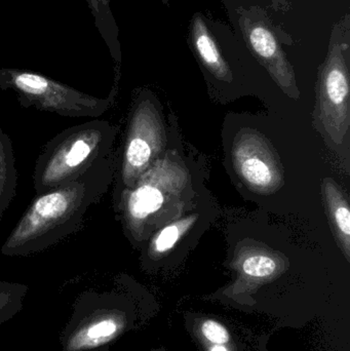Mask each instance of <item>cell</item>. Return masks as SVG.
Instances as JSON below:
<instances>
[{
    "instance_id": "1",
    "label": "cell",
    "mask_w": 350,
    "mask_h": 351,
    "mask_svg": "<svg viewBox=\"0 0 350 351\" xmlns=\"http://www.w3.org/2000/svg\"><path fill=\"white\" fill-rule=\"evenodd\" d=\"M114 171V156L110 154L77 179L36 194L1 245L2 255L40 253L75 234L86 212L108 191Z\"/></svg>"
},
{
    "instance_id": "2",
    "label": "cell",
    "mask_w": 350,
    "mask_h": 351,
    "mask_svg": "<svg viewBox=\"0 0 350 351\" xmlns=\"http://www.w3.org/2000/svg\"><path fill=\"white\" fill-rule=\"evenodd\" d=\"M192 196L188 170L181 160L166 156L113 199L125 234L134 245H141L160 226L180 218Z\"/></svg>"
},
{
    "instance_id": "3",
    "label": "cell",
    "mask_w": 350,
    "mask_h": 351,
    "mask_svg": "<svg viewBox=\"0 0 350 351\" xmlns=\"http://www.w3.org/2000/svg\"><path fill=\"white\" fill-rule=\"evenodd\" d=\"M118 128L92 119L64 130L39 154L33 171L36 194L77 179L95 162L109 156Z\"/></svg>"
},
{
    "instance_id": "4",
    "label": "cell",
    "mask_w": 350,
    "mask_h": 351,
    "mask_svg": "<svg viewBox=\"0 0 350 351\" xmlns=\"http://www.w3.org/2000/svg\"><path fill=\"white\" fill-rule=\"evenodd\" d=\"M0 88L12 90L24 108L34 107L71 119H98L108 110L114 95L112 92L109 98H98L38 72L14 68H0Z\"/></svg>"
},
{
    "instance_id": "5",
    "label": "cell",
    "mask_w": 350,
    "mask_h": 351,
    "mask_svg": "<svg viewBox=\"0 0 350 351\" xmlns=\"http://www.w3.org/2000/svg\"><path fill=\"white\" fill-rule=\"evenodd\" d=\"M164 146L166 132L158 109L148 99H138L129 117L113 198L135 185L158 160Z\"/></svg>"
},
{
    "instance_id": "6",
    "label": "cell",
    "mask_w": 350,
    "mask_h": 351,
    "mask_svg": "<svg viewBox=\"0 0 350 351\" xmlns=\"http://www.w3.org/2000/svg\"><path fill=\"white\" fill-rule=\"evenodd\" d=\"M61 334L63 351H99L123 333L125 317L110 296L90 290L80 294Z\"/></svg>"
},
{
    "instance_id": "7",
    "label": "cell",
    "mask_w": 350,
    "mask_h": 351,
    "mask_svg": "<svg viewBox=\"0 0 350 351\" xmlns=\"http://www.w3.org/2000/svg\"><path fill=\"white\" fill-rule=\"evenodd\" d=\"M232 160L236 173L253 191L273 193L283 186L279 158L261 134L242 132L234 141Z\"/></svg>"
},
{
    "instance_id": "8",
    "label": "cell",
    "mask_w": 350,
    "mask_h": 351,
    "mask_svg": "<svg viewBox=\"0 0 350 351\" xmlns=\"http://www.w3.org/2000/svg\"><path fill=\"white\" fill-rule=\"evenodd\" d=\"M318 119L326 133L341 144L349 132V84L347 68L341 60H331L321 84Z\"/></svg>"
},
{
    "instance_id": "9",
    "label": "cell",
    "mask_w": 350,
    "mask_h": 351,
    "mask_svg": "<svg viewBox=\"0 0 350 351\" xmlns=\"http://www.w3.org/2000/svg\"><path fill=\"white\" fill-rule=\"evenodd\" d=\"M325 200L333 232L342 249L345 257L350 258V210L349 204L343 192L333 180L325 179L323 184Z\"/></svg>"
},
{
    "instance_id": "10",
    "label": "cell",
    "mask_w": 350,
    "mask_h": 351,
    "mask_svg": "<svg viewBox=\"0 0 350 351\" xmlns=\"http://www.w3.org/2000/svg\"><path fill=\"white\" fill-rule=\"evenodd\" d=\"M18 178L12 140L0 127V222L16 196Z\"/></svg>"
},
{
    "instance_id": "11",
    "label": "cell",
    "mask_w": 350,
    "mask_h": 351,
    "mask_svg": "<svg viewBox=\"0 0 350 351\" xmlns=\"http://www.w3.org/2000/svg\"><path fill=\"white\" fill-rule=\"evenodd\" d=\"M197 219V215H190L184 218L177 219L168 225H164L160 232L153 233L148 247V254L154 256L172 250L182 239L183 235L193 226Z\"/></svg>"
},
{
    "instance_id": "12",
    "label": "cell",
    "mask_w": 350,
    "mask_h": 351,
    "mask_svg": "<svg viewBox=\"0 0 350 351\" xmlns=\"http://www.w3.org/2000/svg\"><path fill=\"white\" fill-rule=\"evenodd\" d=\"M111 0H88V8L94 18L95 26L110 49L111 55L119 60L117 29L110 10Z\"/></svg>"
},
{
    "instance_id": "13",
    "label": "cell",
    "mask_w": 350,
    "mask_h": 351,
    "mask_svg": "<svg viewBox=\"0 0 350 351\" xmlns=\"http://www.w3.org/2000/svg\"><path fill=\"white\" fill-rule=\"evenodd\" d=\"M195 45L203 63L218 78L226 80L229 74V70L220 56L213 38L210 36L207 28L201 20L195 22Z\"/></svg>"
},
{
    "instance_id": "14",
    "label": "cell",
    "mask_w": 350,
    "mask_h": 351,
    "mask_svg": "<svg viewBox=\"0 0 350 351\" xmlns=\"http://www.w3.org/2000/svg\"><path fill=\"white\" fill-rule=\"evenodd\" d=\"M28 290L27 285L20 282H0V325L22 311Z\"/></svg>"
},
{
    "instance_id": "15",
    "label": "cell",
    "mask_w": 350,
    "mask_h": 351,
    "mask_svg": "<svg viewBox=\"0 0 350 351\" xmlns=\"http://www.w3.org/2000/svg\"><path fill=\"white\" fill-rule=\"evenodd\" d=\"M240 267L249 278H266L275 274L277 263L265 250H248L242 256Z\"/></svg>"
},
{
    "instance_id": "16",
    "label": "cell",
    "mask_w": 350,
    "mask_h": 351,
    "mask_svg": "<svg viewBox=\"0 0 350 351\" xmlns=\"http://www.w3.org/2000/svg\"><path fill=\"white\" fill-rule=\"evenodd\" d=\"M250 40L253 49L263 59L273 61L277 55V45L275 36L268 29L257 26L250 33Z\"/></svg>"
},
{
    "instance_id": "17",
    "label": "cell",
    "mask_w": 350,
    "mask_h": 351,
    "mask_svg": "<svg viewBox=\"0 0 350 351\" xmlns=\"http://www.w3.org/2000/svg\"><path fill=\"white\" fill-rule=\"evenodd\" d=\"M205 337L209 340L210 342L214 344H223L227 343L229 340V333L227 330L215 321H207L203 323V328H201Z\"/></svg>"
},
{
    "instance_id": "18",
    "label": "cell",
    "mask_w": 350,
    "mask_h": 351,
    "mask_svg": "<svg viewBox=\"0 0 350 351\" xmlns=\"http://www.w3.org/2000/svg\"><path fill=\"white\" fill-rule=\"evenodd\" d=\"M211 351H228L226 350L225 348H224L223 346H221V344H215V346H214L213 348H212Z\"/></svg>"
}]
</instances>
